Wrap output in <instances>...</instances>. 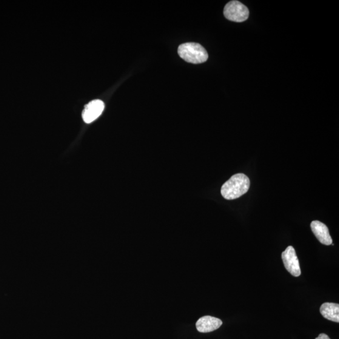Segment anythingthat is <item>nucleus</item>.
<instances>
[{"mask_svg":"<svg viewBox=\"0 0 339 339\" xmlns=\"http://www.w3.org/2000/svg\"><path fill=\"white\" fill-rule=\"evenodd\" d=\"M104 109L103 101L99 100V99L91 101L84 107L83 112H82V118L86 123H91L101 116Z\"/></svg>","mask_w":339,"mask_h":339,"instance_id":"5","label":"nucleus"},{"mask_svg":"<svg viewBox=\"0 0 339 339\" xmlns=\"http://www.w3.org/2000/svg\"><path fill=\"white\" fill-rule=\"evenodd\" d=\"M284 267L290 274L295 277H298L301 275L300 263L293 247L290 246L284 251L281 255Z\"/></svg>","mask_w":339,"mask_h":339,"instance_id":"4","label":"nucleus"},{"mask_svg":"<svg viewBox=\"0 0 339 339\" xmlns=\"http://www.w3.org/2000/svg\"><path fill=\"white\" fill-rule=\"evenodd\" d=\"M250 181L244 173L234 175L221 187V192L227 200H234L240 198L248 191Z\"/></svg>","mask_w":339,"mask_h":339,"instance_id":"1","label":"nucleus"},{"mask_svg":"<svg viewBox=\"0 0 339 339\" xmlns=\"http://www.w3.org/2000/svg\"><path fill=\"white\" fill-rule=\"evenodd\" d=\"M224 15L229 21L243 22L248 19L249 11L240 2L231 1L225 6Z\"/></svg>","mask_w":339,"mask_h":339,"instance_id":"3","label":"nucleus"},{"mask_svg":"<svg viewBox=\"0 0 339 339\" xmlns=\"http://www.w3.org/2000/svg\"><path fill=\"white\" fill-rule=\"evenodd\" d=\"M310 226L313 233L320 243L327 246L332 244V239L330 235L328 227L326 224L318 221H313Z\"/></svg>","mask_w":339,"mask_h":339,"instance_id":"7","label":"nucleus"},{"mask_svg":"<svg viewBox=\"0 0 339 339\" xmlns=\"http://www.w3.org/2000/svg\"><path fill=\"white\" fill-rule=\"evenodd\" d=\"M222 325L223 322L220 319L207 315L199 319L196 323V328L199 332L208 333L220 328Z\"/></svg>","mask_w":339,"mask_h":339,"instance_id":"6","label":"nucleus"},{"mask_svg":"<svg viewBox=\"0 0 339 339\" xmlns=\"http://www.w3.org/2000/svg\"><path fill=\"white\" fill-rule=\"evenodd\" d=\"M322 315L327 320L339 323V305L334 303H324L320 309Z\"/></svg>","mask_w":339,"mask_h":339,"instance_id":"8","label":"nucleus"},{"mask_svg":"<svg viewBox=\"0 0 339 339\" xmlns=\"http://www.w3.org/2000/svg\"><path fill=\"white\" fill-rule=\"evenodd\" d=\"M315 339H330L328 335L326 334H320L318 336V337Z\"/></svg>","mask_w":339,"mask_h":339,"instance_id":"9","label":"nucleus"},{"mask_svg":"<svg viewBox=\"0 0 339 339\" xmlns=\"http://www.w3.org/2000/svg\"><path fill=\"white\" fill-rule=\"evenodd\" d=\"M178 53L184 61L192 64L204 63L208 59L206 50L198 43L189 42L181 45Z\"/></svg>","mask_w":339,"mask_h":339,"instance_id":"2","label":"nucleus"}]
</instances>
